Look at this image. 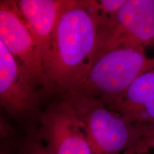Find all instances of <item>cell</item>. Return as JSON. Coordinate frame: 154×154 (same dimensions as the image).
<instances>
[{
    "mask_svg": "<svg viewBox=\"0 0 154 154\" xmlns=\"http://www.w3.org/2000/svg\"><path fill=\"white\" fill-rule=\"evenodd\" d=\"M153 44L154 0H125L103 29L96 57L114 48L146 49Z\"/></svg>",
    "mask_w": 154,
    "mask_h": 154,
    "instance_id": "277c9868",
    "label": "cell"
},
{
    "mask_svg": "<svg viewBox=\"0 0 154 154\" xmlns=\"http://www.w3.org/2000/svg\"><path fill=\"white\" fill-rule=\"evenodd\" d=\"M106 23L96 1H65L43 59L47 88L72 91L94 62Z\"/></svg>",
    "mask_w": 154,
    "mask_h": 154,
    "instance_id": "6da1fadb",
    "label": "cell"
},
{
    "mask_svg": "<svg viewBox=\"0 0 154 154\" xmlns=\"http://www.w3.org/2000/svg\"><path fill=\"white\" fill-rule=\"evenodd\" d=\"M111 108L133 125L154 123V66L140 75Z\"/></svg>",
    "mask_w": 154,
    "mask_h": 154,
    "instance_id": "ba28073f",
    "label": "cell"
},
{
    "mask_svg": "<svg viewBox=\"0 0 154 154\" xmlns=\"http://www.w3.org/2000/svg\"><path fill=\"white\" fill-rule=\"evenodd\" d=\"M0 42L34 84L47 88L42 59L16 1L0 2Z\"/></svg>",
    "mask_w": 154,
    "mask_h": 154,
    "instance_id": "5b68a950",
    "label": "cell"
},
{
    "mask_svg": "<svg viewBox=\"0 0 154 154\" xmlns=\"http://www.w3.org/2000/svg\"><path fill=\"white\" fill-rule=\"evenodd\" d=\"M65 0H19L17 7L33 36L42 61Z\"/></svg>",
    "mask_w": 154,
    "mask_h": 154,
    "instance_id": "9c48e42d",
    "label": "cell"
},
{
    "mask_svg": "<svg viewBox=\"0 0 154 154\" xmlns=\"http://www.w3.org/2000/svg\"><path fill=\"white\" fill-rule=\"evenodd\" d=\"M134 126V137L122 154H154V123Z\"/></svg>",
    "mask_w": 154,
    "mask_h": 154,
    "instance_id": "30bf717a",
    "label": "cell"
},
{
    "mask_svg": "<svg viewBox=\"0 0 154 154\" xmlns=\"http://www.w3.org/2000/svg\"><path fill=\"white\" fill-rule=\"evenodd\" d=\"M35 84L19 61L0 42V102L14 116L26 115L38 103Z\"/></svg>",
    "mask_w": 154,
    "mask_h": 154,
    "instance_id": "52a82bcc",
    "label": "cell"
},
{
    "mask_svg": "<svg viewBox=\"0 0 154 154\" xmlns=\"http://www.w3.org/2000/svg\"><path fill=\"white\" fill-rule=\"evenodd\" d=\"M154 66V56L143 48H114L97 56L87 72L71 91L112 106L138 78Z\"/></svg>",
    "mask_w": 154,
    "mask_h": 154,
    "instance_id": "7a4b0ae2",
    "label": "cell"
},
{
    "mask_svg": "<svg viewBox=\"0 0 154 154\" xmlns=\"http://www.w3.org/2000/svg\"><path fill=\"white\" fill-rule=\"evenodd\" d=\"M85 130L94 154H122L134 137L135 126L103 102L73 96L69 101Z\"/></svg>",
    "mask_w": 154,
    "mask_h": 154,
    "instance_id": "3957f363",
    "label": "cell"
},
{
    "mask_svg": "<svg viewBox=\"0 0 154 154\" xmlns=\"http://www.w3.org/2000/svg\"><path fill=\"white\" fill-rule=\"evenodd\" d=\"M124 2L125 0H101L96 1V5L102 15L111 19L124 5Z\"/></svg>",
    "mask_w": 154,
    "mask_h": 154,
    "instance_id": "7c38bea8",
    "label": "cell"
},
{
    "mask_svg": "<svg viewBox=\"0 0 154 154\" xmlns=\"http://www.w3.org/2000/svg\"><path fill=\"white\" fill-rule=\"evenodd\" d=\"M14 154H51L40 138L37 129L32 128L26 134Z\"/></svg>",
    "mask_w": 154,
    "mask_h": 154,
    "instance_id": "8fae6325",
    "label": "cell"
},
{
    "mask_svg": "<svg viewBox=\"0 0 154 154\" xmlns=\"http://www.w3.org/2000/svg\"><path fill=\"white\" fill-rule=\"evenodd\" d=\"M39 121L38 133L51 154H94L82 121L69 101L51 108Z\"/></svg>",
    "mask_w": 154,
    "mask_h": 154,
    "instance_id": "8992f818",
    "label": "cell"
}]
</instances>
